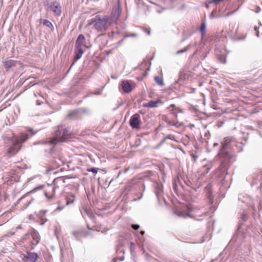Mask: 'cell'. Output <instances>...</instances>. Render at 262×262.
I'll use <instances>...</instances> for the list:
<instances>
[{
    "instance_id": "7",
    "label": "cell",
    "mask_w": 262,
    "mask_h": 262,
    "mask_svg": "<svg viewBox=\"0 0 262 262\" xmlns=\"http://www.w3.org/2000/svg\"><path fill=\"white\" fill-rule=\"evenodd\" d=\"M42 22H43V23L44 25L46 26L47 27H49L51 29H53V25H52L50 22H49V21L47 20H43Z\"/></svg>"
},
{
    "instance_id": "9",
    "label": "cell",
    "mask_w": 262,
    "mask_h": 262,
    "mask_svg": "<svg viewBox=\"0 0 262 262\" xmlns=\"http://www.w3.org/2000/svg\"><path fill=\"white\" fill-rule=\"evenodd\" d=\"M158 102H152V103H149L147 104H146L145 106L149 107H154L157 105Z\"/></svg>"
},
{
    "instance_id": "5",
    "label": "cell",
    "mask_w": 262,
    "mask_h": 262,
    "mask_svg": "<svg viewBox=\"0 0 262 262\" xmlns=\"http://www.w3.org/2000/svg\"><path fill=\"white\" fill-rule=\"evenodd\" d=\"M121 87L123 91L125 93H130L132 90V87L131 83L127 81H123L121 83Z\"/></svg>"
},
{
    "instance_id": "4",
    "label": "cell",
    "mask_w": 262,
    "mask_h": 262,
    "mask_svg": "<svg viewBox=\"0 0 262 262\" xmlns=\"http://www.w3.org/2000/svg\"><path fill=\"white\" fill-rule=\"evenodd\" d=\"M140 118L138 115H134L130 120V125L133 127H137L139 125Z\"/></svg>"
},
{
    "instance_id": "3",
    "label": "cell",
    "mask_w": 262,
    "mask_h": 262,
    "mask_svg": "<svg viewBox=\"0 0 262 262\" xmlns=\"http://www.w3.org/2000/svg\"><path fill=\"white\" fill-rule=\"evenodd\" d=\"M107 21L108 19L106 17L101 18L97 21L95 25V27L98 30H102L104 29Z\"/></svg>"
},
{
    "instance_id": "8",
    "label": "cell",
    "mask_w": 262,
    "mask_h": 262,
    "mask_svg": "<svg viewBox=\"0 0 262 262\" xmlns=\"http://www.w3.org/2000/svg\"><path fill=\"white\" fill-rule=\"evenodd\" d=\"M15 65V61H6L5 63V66L6 68H10V67L14 66Z\"/></svg>"
},
{
    "instance_id": "2",
    "label": "cell",
    "mask_w": 262,
    "mask_h": 262,
    "mask_svg": "<svg viewBox=\"0 0 262 262\" xmlns=\"http://www.w3.org/2000/svg\"><path fill=\"white\" fill-rule=\"evenodd\" d=\"M49 9L54 12L56 15L59 16L61 13V7L59 3L52 2L49 4L48 6Z\"/></svg>"
},
{
    "instance_id": "6",
    "label": "cell",
    "mask_w": 262,
    "mask_h": 262,
    "mask_svg": "<svg viewBox=\"0 0 262 262\" xmlns=\"http://www.w3.org/2000/svg\"><path fill=\"white\" fill-rule=\"evenodd\" d=\"M25 259L28 261H35L37 259V255L35 253H30L26 257Z\"/></svg>"
},
{
    "instance_id": "1",
    "label": "cell",
    "mask_w": 262,
    "mask_h": 262,
    "mask_svg": "<svg viewBox=\"0 0 262 262\" xmlns=\"http://www.w3.org/2000/svg\"><path fill=\"white\" fill-rule=\"evenodd\" d=\"M84 40H85V38L83 35H79L77 39L76 43V51H75L76 59H79L83 53L82 46L83 45Z\"/></svg>"
}]
</instances>
